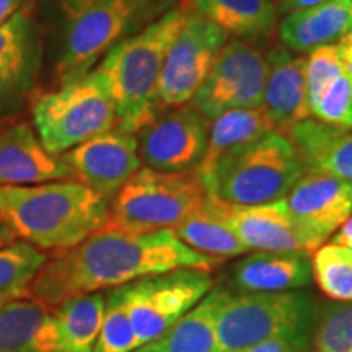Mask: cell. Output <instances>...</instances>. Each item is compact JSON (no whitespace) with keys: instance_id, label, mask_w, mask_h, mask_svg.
<instances>
[{"instance_id":"1","label":"cell","mask_w":352,"mask_h":352,"mask_svg":"<svg viewBox=\"0 0 352 352\" xmlns=\"http://www.w3.org/2000/svg\"><path fill=\"white\" fill-rule=\"evenodd\" d=\"M217 264L219 259L184 245L171 228L138 232L107 222L44 264L28 297L54 308L70 297L121 287L147 276L175 270L212 272Z\"/></svg>"},{"instance_id":"2","label":"cell","mask_w":352,"mask_h":352,"mask_svg":"<svg viewBox=\"0 0 352 352\" xmlns=\"http://www.w3.org/2000/svg\"><path fill=\"white\" fill-rule=\"evenodd\" d=\"M109 219V201L77 179L0 186V220L39 250L74 248Z\"/></svg>"},{"instance_id":"3","label":"cell","mask_w":352,"mask_h":352,"mask_svg":"<svg viewBox=\"0 0 352 352\" xmlns=\"http://www.w3.org/2000/svg\"><path fill=\"white\" fill-rule=\"evenodd\" d=\"M188 16L183 3L171 7L164 15L107 52L98 69L103 74L116 108V129L138 134L155 114L158 80L166 52L178 36Z\"/></svg>"},{"instance_id":"4","label":"cell","mask_w":352,"mask_h":352,"mask_svg":"<svg viewBox=\"0 0 352 352\" xmlns=\"http://www.w3.org/2000/svg\"><path fill=\"white\" fill-rule=\"evenodd\" d=\"M197 173L212 199L258 206L284 199L305 171L287 135L270 132L228 148L209 168Z\"/></svg>"},{"instance_id":"5","label":"cell","mask_w":352,"mask_h":352,"mask_svg":"<svg viewBox=\"0 0 352 352\" xmlns=\"http://www.w3.org/2000/svg\"><path fill=\"white\" fill-rule=\"evenodd\" d=\"M171 7L175 0H88L69 12L56 69L57 83L63 87L87 76L113 46L140 32Z\"/></svg>"},{"instance_id":"6","label":"cell","mask_w":352,"mask_h":352,"mask_svg":"<svg viewBox=\"0 0 352 352\" xmlns=\"http://www.w3.org/2000/svg\"><path fill=\"white\" fill-rule=\"evenodd\" d=\"M315 303L300 290L239 292L228 290L219 310L215 352H248L276 338H311Z\"/></svg>"},{"instance_id":"7","label":"cell","mask_w":352,"mask_h":352,"mask_svg":"<svg viewBox=\"0 0 352 352\" xmlns=\"http://www.w3.org/2000/svg\"><path fill=\"white\" fill-rule=\"evenodd\" d=\"M33 124L47 152L63 155L78 144L116 127V108L103 74L87 76L41 95L33 104Z\"/></svg>"},{"instance_id":"8","label":"cell","mask_w":352,"mask_h":352,"mask_svg":"<svg viewBox=\"0 0 352 352\" xmlns=\"http://www.w3.org/2000/svg\"><path fill=\"white\" fill-rule=\"evenodd\" d=\"M208 201L199 173L140 168L109 202L111 226L138 232L173 228Z\"/></svg>"},{"instance_id":"9","label":"cell","mask_w":352,"mask_h":352,"mask_svg":"<svg viewBox=\"0 0 352 352\" xmlns=\"http://www.w3.org/2000/svg\"><path fill=\"white\" fill-rule=\"evenodd\" d=\"M212 284L210 272L202 270H175L126 284V305L139 347L173 327L208 296Z\"/></svg>"},{"instance_id":"10","label":"cell","mask_w":352,"mask_h":352,"mask_svg":"<svg viewBox=\"0 0 352 352\" xmlns=\"http://www.w3.org/2000/svg\"><path fill=\"white\" fill-rule=\"evenodd\" d=\"M266 78V51L243 39H227L191 103L210 121L230 109L261 108Z\"/></svg>"},{"instance_id":"11","label":"cell","mask_w":352,"mask_h":352,"mask_svg":"<svg viewBox=\"0 0 352 352\" xmlns=\"http://www.w3.org/2000/svg\"><path fill=\"white\" fill-rule=\"evenodd\" d=\"M228 34L188 10L186 21L166 52L157 90L158 109L192 101L226 46Z\"/></svg>"},{"instance_id":"12","label":"cell","mask_w":352,"mask_h":352,"mask_svg":"<svg viewBox=\"0 0 352 352\" xmlns=\"http://www.w3.org/2000/svg\"><path fill=\"white\" fill-rule=\"evenodd\" d=\"M210 120L189 101L157 111L135 134L147 168L186 173L199 168L209 140Z\"/></svg>"},{"instance_id":"13","label":"cell","mask_w":352,"mask_h":352,"mask_svg":"<svg viewBox=\"0 0 352 352\" xmlns=\"http://www.w3.org/2000/svg\"><path fill=\"white\" fill-rule=\"evenodd\" d=\"M303 252L315 253L352 214V182L303 173L284 197Z\"/></svg>"},{"instance_id":"14","label":"cell","mask_w":352,"mask_h":352,"mask_svg":"<svg viewBox=\"0 0 352 352\" xmlns=\"http://www.w3.org/2000/svg\"><path fill=\"white\" fill-rule=\"evenodd\" d=\"M77 182L111 202L118 191L140 170L135 134L120 129L101 132L63 153Z\"/></svg>"},{"instance_id":"15","label":"cell","mask_w":352,"mask_h":352,"mask_svg":"<svg viewBox=\"0 0 352 352\" xmlns=\"http://www.w3.org/2000/svg\"><path fill=\"white\" fill-rule=\"evenodd\" d=\"M76 179L63 155L47 152L26 122L0 129V186Z\"/></svg>"},{"instance_id":"16","label":"cell","mask_w":352,"mask_h":352,"mask_svg":"<svg viewBox=\"0 0 352 352\" xmlns=\"http://www.w3.org/2000/svg\"><path fill=\"white\" fill-rule=\"evenodd\" d=\"M267 78L261 108L276 132L285 134L296 122L310 118L307 98V57L292 54L284 44L267 47Z\"/></svg>"},{"instance_id":"17","label":"cell","mask_w":352,"mask_h":352,"mask_svg":"<svg viewBox=\"0 0 352 352\" xmlns=\"http://www.w3.org/2000/svg\"><path fill=\"white\" fill-rule=\"evenodd\" d=\"M41 43L32 16L16 10L0 25V104L30 91L36 80Z\"/></svg>"},{"instance_id":"18","label":"cell","mask_w":352,"mask_h":352,"mask_svg":"<svg viewBox=\"0 0 352 352\" xmlns=\"http://www.w3.org/2000/svg\"><path fill=\"white\" fill-rule=\"evenodd\" d=\"M215 201V199H214ZM220 214L248 250L258 252H284L302 250L285 201H272L258 206H233L215 201Z\"/></svg>"},{"instance_id":"19","label":"cell","mask_w":352,"mask_h":352,"mask_svg":"<svg viewBox=\"0 0 352 352\" xmlns=\"http://www.w3.org/2000/svg\"><path fill=\"white\" fill-rule=\"evenodd\" d=\"M305 173H323L352 182V129L307 118L285 132Z\"/></svg>"},{"instance_id":"20","label":"cell","mask_w":352,"mask_h":352,"mask_svg":"<svg viewBox=\"0 0 352 352\" xmlns=\"http://www.w3.org/2000/svg\"><path fill=\"white\" fill-rule=\"evenodd\" d=\"M183 6L228 36L270 47L277 36L276 0H183Z\"/></svg>"},{"instance_id":"21","label":"cell","mask_w":352,"mask_h":352,"mask_svg":"<svg viewBox=\"0 0 352 352\" xmlns=\"http://www.w3.org/2000/svg\"><path fill=\"white\" fill-rule=\"evenodd\" d=\"M311 279V258L302 250L258 252L232 270V284L239 292H285L308 285Z\"/></svg>"},{"instance_id":"22","label":"cell","mask_w":352,"mask_h":352,"mask_svg":"<svg viewBox=\"0 0 352 352\" xmlns=\"http://www.w3.org/2000/svg\"><path fill=\"white\" fill-rule=\"evenodd\" d=\"M352 32V2L327 0L320 6L287 13L277 25L280 44L298 54H310L336 44Z\"/></svg>"},{"instance_id":"23","label":"cell","mask_w":352,"mask_h":352,"mask_svg":"<svg viewBox=\"0 0 352 352\" xmlns=\"http://www.w3.org/2000/svg\"><path fill=\"white\" fill-rule=\"evenodd\" d=\"M0 352H60L52 308L30 297L0 307Z\"/></svg>"},{"instance_id":"24","label":"cell","mask_w":352,"mask_h":352,"mask_svg":"<svg viewBox=\"0 0 352 352\" xmlns=\"http://www.w3.org/2000/svg\"><path fill=\"white\" fill-rule=\"evenodd\" d=\"M227 294L228 290L223 287L210 289L208 296L160 338L134 352H215V324Z\"/></svg>"},{"instance_id":"25","label":"cell","mask_w":352,"mask_h":352,"mask_svg":"<svg viewBox=\"0 0 352 352\" xmlns=\"http://www.w3.org/2000/svg\"><path fill=\"white\" fill-rule=\"evenodd\" d=\"M171 230L189 248L219 261L241 256L250 252L243 241L226 223L217 202L209 196L199 210L189 215Z\"/></svg>"},{"instance_id":"26","label":"cell","mask_w":352,"mask_h":352,"mask_svg":"<svg viewBox=\"0 0 352 352\" xmlns=\"http://www.w3.org/2000/svg\"><path fill=\"white\" fill-rule=\"evenodd\" d=\"M104 294L70 297L52 308L59 333L60 352H94L103 323Z\"/></svg>"},{"instance_id":"27","label":"cell","mask_w":352,"mask_h":352,"mask_svg":"<svg viewBox=\"0 0 352 352\" xmlns=\"http://www.w3.org/2000/svg\"><path fill=\"white\" fill-rule=\"evenodd\" d=\"M270 132L276 131L263 108L230 109L222 113L210 121L208 148L197 171L209 168L228 148L253 142Z\"/></svg>"},{"instance_id":"28","label":"cell","mask_w":352,"mask_h":352,"mask_svg":"<svg viewBox=\"0 0 352 352\" xmlns=\"http://www.w3.org/2000/svg\"><path fill=\"white\" fill-rule=\"evenodd\" d=\"M47 254L28 241L13 240L0 248V307L28 297L30 287L44 264Z\"/></svg>"},{"instance_id":"29","label":"cell","mask_w":352,"mask_h":352,"mask_svg":"<svg viewBox=\"0 0 352 352\" xmlns=\"http://www.w3.org/2000/svg\"><path fill=\"white\" fill-rule=\"evenodd\" d=\"M314 279L333 302H352V250L333 243L321 245L311 258Z\"/></svg>"},{"instance_id":"30","label":"cell","mask_w":352,"mask_h":352,"mask_svg":"<svg viewBox=\"0 0 352 352\" xmlns=\"http://www.w3.org/2000/svg\"><path fill=\"white\" fill-rule=\"evenodd\" d=\"M310 342L315 352H352V302H329L315 311Z\"/></svg>"},{"instance_id":"31","label":"cell","mask_w":352,"mask_h":352,"mask_svg":"<svg viewBox=\"0 0 352 352\" xmlns=\"http://www.w3.org/2000/svg\"><path fill=\"white\" fill-rule=\"evenodd\" d=\"M104 315L94 352H134L138 340L126 305L124 285L107 292Z\"/></svg>"},{"instance_id":"32","label":"cell","mask_w":352,"mask_h":352,"mask_svg":"<svg viewBox=\"0 0 352 352\" xmlns=\"http://www.w3.org/2000/svg\"><path fill=\"white\" fill-rule=\"evenodd\" d=\"M310 116L328 124L352 129V78L346 72L334 78L311 104Z\"/></svg>"},{"instance_id":"33","label":"cell","mask_w":352,"mask_h":352,"mask_svg":"<svg viewBox=\"0 0 352 352\" xmlns=\"http://www.w3.org/2000/svg\"><path fill=\"white\" fill-rule=\"evenodd\" d=\"M344 72V64H342L340 52L336 50V44L311 51L310 56L307 57L305 69L308 108L320 98V95L327 90V87L334 78H338Z\"/></svg>"},{"instance_id":"34","label":"cell","mask_w":352,"mask_h":352,"mask_svg":"<svg viewBox=\"0 0 352 352\" xmlns=\"http://www.w3.org/2000/svg\"><path fill=\"white\" fill-rule=\"evenodd\" d=\"M308 347H310V338L285 336L261 342L248 352H308Z\"/></svg>"},{"instance_id":"35","label":"cell","mask_w":352,"mask_h":352,"mask_svg":"<svg viewBox=\"0 0 352 352\" xmlns=\"http://www.w3.org/2000/svg\"><path fill=\"white\" fill-rule=\"evenodd\" d=\"M323 2H327V0H276V6L279 15H287V13L320 6Z\"/></svg>"},{"instance_id":"36","label":"cell","mask_w":352,"mask_h":352,"mask_svg":"<svg viewBox=\"0 0 352 352\" xmlns=\"http://www.w3.org/2000/svg\"><path fill=\"white\" fill-rule=\"evenodd\" d=\"M331 241L333 243L347 246V248L352 250V214L349 215V219H347L346 222L338 228V232L334 233Z\"/></svg>"},{"instance_id":"37","label":"cell","mask_w":352,"mask_h":352,"mask_svg":"<svg viewBox=\"0 0 352 352\" xmlns=\"http://www.w3.org/2000/svg\"><path fill=\"white\" fill-rule=\"evenodd\" d=\"M23 0H0V25L7 21L16 10H20V6Z\"/></svg>"},{"instance_id":"38","label":"cell","mask_w":352,"mask_h":352,"mask_svg":"<svg viewBox=\"0 0 352 352\" xmlns=\"http://www.w3.org/2000/svg\"><path fill=\"white\" fill-rule=\"evenodd\" d=\"M336 50L340 52L341 59H346V57L352 56V32L347 33L344 38H341L340 41L336 43Z\"/></svg>"},{"instance_id":"39","label":"cell","mask_w":352,"mask_h":352,"mask_svg":"<svg viewBox=\"0 0 352 352\" xmlns=\"http://www.w3.org/2000/svg\"><path fill=\"white\" fill-rule=\"evenodd\" d=\"M15 240V236H13V233L10 232V228H8L6 223L0 220V248L2 246H6L8 243H12V241Z\"/></svg>"},{"instance_id":"40","label":"cell","mask_w":352,"mask_h":352,"mask_svg":"<svg viewBox=\"0 0 352 352\" xmlns=\"http://www.w3.org/2000/svg\"><path fill=\"white\" fill-rule=\"evenodd\" d=\"M60 2H63L65 13H69V12L76 10V8H78L80 6H83V3L88 2V0H60Z\"/></svg>"},{"instance_id":"41","label":"cell","mask_w":352,"mask_h":352,"mask_svg":"<svg viewBox=\"0 0 352 352\" xmlns=\"http://www.w3.org/2000/svg\"><path fill=\"white\" fill-rule=\"evenodd\" d=\"M342 64H344L346 74L352 78V56L351 57H346V59H342Z\"/></svg>"},{"instance_id":"42","label":"cell","mask_w":352,"mask_h":352,"mask_svg":"<svg viewBox=\"0 0 352 352\" xmlns=\"http://www.w3.org/2000/svg\"><path fill=\"white\" fill-rule=\"evenodd\" d=\"M349 2H352V0H349Z\"/></svg>"}]
</instances>
